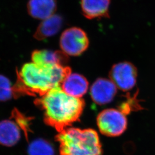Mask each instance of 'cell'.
Returning a JSON list of instances; mask_svg holds the SVG:
<instances>
[{
  "mask_svg": "<svg viewBox=\"0 0 155 155\" xmlns=\"http://www.w3.org/2000/svg\"><path fill=\"white\" fill-rule=\"evenodd\" d=\"M89 45L87 34L78 27L67 29L60 38L61 48L67 55H79L87 50Z\"/></svg>",
  "mask_w": 155,
  "mask_h": 155,
  "instance_id": "5b68a950",
  "label": "cell"
},
{
  "mask_svg": "<svg viewBox=\"0 0 155 155\" xmlns=\"http://www.w3.org/2000/svg\"><path fill=\"white\" fill-rule=\"evenodd\" d=\"M61 87L68 95L80 98L86 93L89 83L82 75L70 73L65 78Z\"/></svg>",
  "mask_w": 155,
  "mask_h": 155,
  "instance_id": "8fae6325",
  "label": "cell"
},
{
  "mask_svg": "<svg viewBox=\"0 0 155 155\" xmlns=\"http://www.w3.org/2000/svg\"><path fill=\"white\" fill-rule=\"evenodd\" d=\"M63 24L62 17L55 14L42 20L34 33V38L38 40H43L53 36L60 31Z\"/></svg>",
  "mask_w": 155,
  "mask_h": 155,
  "instance_id": "7c38bea8",
  "label": "cell"
},
{
  "mask_svg": "<svg viewBox=\"0 0 155 155\" xmlns=\"http://www.w3.org/2000/svg\"><path fill=\"white\" fill-rule=\"evenodd\" d=\"M137 71L136 67L129 62L115 64L110 72L111 81L118 89L127 91L133 89L137 82Z\"/></svg>",
  "mask_w": 155,
  "mask_h": 155,
  "instance_id": "8992f818",
  "label": "cell"
},
{
  "mask_svg": "<svg viewBox=\"0 0 155 155\" xmlns=\"http://www.w3.org/2000/svg\"><path fill=\"white\" fill-rule=\"evenodd\" d=\"M28 155H54L52 145L43 139H36L32 141L28 148Z\"/></svg>",
  "mask_w": 155,
  "mask_h": 155,
  "instance_id": "5bb4252c",
  "label": "cell"
},
{
  "mask_svg": "<svg viewBox=\"0 0 155 155\" xmlns=\"http://www.w3.org/2000/svg\"><path fill=\"white\" fill-rule=\"evenodd\" d=\"M21 137L20 128L12 120L0 122V144L6 147L14 146Z\"/></svg>",
  "mask_w": 155,
  "mask_h": 155,
  "instance_id": "4fadbf2b",
  "label": "cell"
},
{
  "mask_svg": "<svg viewBox=\"0 0 155 155\" xmlns=\"http://www.w3.org/2000/svg\"><path fill=\"white\" fill-rule=\"evenodd\" d=\"M117 87L111 80L100 78L91 87L90 94L94 102L105 105L110 102L117 93Z\"/></svg>",
  "mask_w": 155,
  "mask_h": 155,
  "instance_id": "52a82bcc",
  "label": "cell"
},
{
  "mask_svg": "<svg viewBox=\"0 0 155 155\" xmlns=\"http://www.w3.org/2000/svg\"><path fill=\"white\" fill-rule=\"evenodd\" d=\"M16 73V82L13 86L15 98L25 95L42 97L50 90L61 87L71 69L63 66H41L28 63Z\"/></svg>",
  "mask_w": 155,
  "mask_h": 155,
  "instance_id": "6da1fadb",
  "label": "cell"
},
{
  "mask_svg": "<svg viewBox=\"0 0 155 155\" xmlns=\"http://www.w3.org/2000/svg\"><path fill=\"white\" fill-rule=\"evenodd\" d=\"M56 0H29L27 11L30 16L44 20L56 14Z\"/></svg>",
  "mask_w": 155,
  "mask_h": 155,
  "instance_id": "30bf717a",
  "label": "cell"
},
{
  "mask_svg": "<svg viewBox=\"0 0 155 155\" xmlns=\"http://www.w3.org/2000/svg\"><path fill=\"white\" fill-rule=\"evenodd\" d=\"M61 155H102L100 138L93 129L70 127L56 136Z\"/></svg>",
  "mask_w": 155,
  "mask_h": 155,
  "instance_id": "3957f363",
  "label": "cell"
},
{
  "mask_svg": "<svg viewBox=\"0 0 155 155\" xmlns=\"http://www.w3.org/2000/svg\"><path fill=\"white\" fill-rule=\"evenodd\" d=\"M14 97L13 89L9 79L0 75V102H4Z\"/></svg>",
  "mask_w": 155,
  "mask_h": 155,
  "instance_id": "2e32d148",
  "label": "cell"
},
{
  "mask_svg": "<svg viewBox=\"0 0 155 155\" xmlns=\"http://www.w3.org/2000/svg\"><path fill=\"white\" fill-rule=\"evenodd\" d=\"M31 57L33 63L41 66H64L68 61V56L62 51L36 50L33 51Z\"/></svg>",
  "mask_w": 155,
  "mask_h": 155,
  "instance_id": "9c48e42d",
  "label": "cell"
},
{
  "mask_svg": "<svg viewBox=\"0 0 155 155\" xmlns=\"http://www.w3.org/2000/svg\"><path fill=\"white\" fill-rule=\"evenodd\" d=\"M97 125L100 132L107 136H120L127 127V119L122 110L106 109L97 117Z\"/></svg>",
  "mask_w": 155,
  "mask_h": 155,
  "instance_id": "277c9868",
  "label": "cell"
},
{
  "mask_svg": "<svg viewBox=\"0 0 155 155\" xmlns=\"http://www.w3.org/2000/svg\"><path fill=\"white\" fill-rule=\"evenodd\" d=\"M110 0H81L83 16L89 20L109 17Z\"/></svg>",
  "mask_w": 155,
  "mask_h": 155,
  "instance_id": "ba28073f",
  "label": "cell"
},
{
  "mask_svg": "<svg viewBox=\"0 0 155 155\" xmlns=\"http://www.w3.org/2000/svg\"><path fill=\"white\" fill-rule=\"evenodd\" d=\"M35 103L43 111L45 122L59 132L79 120L84 106L83 100L68 95L61 87L50 90Z\"/></svg>",
  "mask_w": 155,
  "mask_h": 155,
  "instance_id": "7a4b0ae2",
  "label": "cell"
},
{
  "mask_svg": "<svg viewBox=\"0 0 155 155\" xmlns=\"http://www.w3.org/2000/svg\"><path fill=\"white\" fill-rule=\"evenodd\" d=\"M11 114L12 118L15 120L18 127L24 132L27 139H28V133L31 132V118L25 116L17 109L13 110Z\"/></svg>",
  "mask_w": 155,
  "mask_h": 155,
  "instance_id": "9a60e30c",
  "label": "cell"
}]
</instances>
